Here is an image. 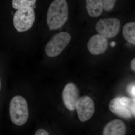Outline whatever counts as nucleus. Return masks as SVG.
Listing matches in <instances>:
<instances>
[{
  "mask_svg": "<svg viewBox=\"0 0 135 135\" xmlns=\"http://www.w3.org/2000/svg\"><path fill=\"white\" fill-rule=\"evenodd\" d=\"M68 17V6L66 0H54L47 13V23L50 29L55 30L62 27Z\"/></svg>",
  "mask_w": 135,
  "mask_h": 135,
  "instance_id": "1",
  "label": "nucleus"
},
{
  "mask_svg": "<svg viewBox=\"0 0 135 135\" xmlns=\"http://www.w3.org/2000/svg\"><path fill=\"white\" fill-rule=\"evenodd\" d=\"M9 113L11 119L17 126H23L26 123L29 118V110L26 99L21 96L14 97L10 103Z\"/></svg>",
  "mask_w": 135,
  "mask_h": 135,
  "instance_id": "2",
  "label": "nucleus"
},
{
  "mask_svg": "<svg viewBox=\"0 0 135 135\" xmlns=\"http://www.w3.org/2000/svg\"><path fill=\"white\" fill-rule=\"evenodd\" d=\"M135 98L126 97H117L109 104V109L112 112L126 119L135 116Z\"/></svg>",
  "mask_w": 135,
  "mask_h": 135,
  "instance_id": "3",
  "label": "nucleus"
},
{
  "mask_svg": "<svg viewBox=\"0 0 135 135\" xmlns=\"http://www.w3.org/2000/svg\"><path fill=\"white\" fill-rule=\"evenodd\" d=\"M35 20V14L32 7L21 8L17 9L13 17V24L18 31H28L33 25Z\"/></svg>",
  "mask_w": 135,
  "mask_h": 135,
  "instance_id": "4",
  "label": "nucleus"
},
{
  "mask_svg": "<svg viewBox=\"0 0 135 135\" xmlns=\"http://www.w3.org/2000/svg\"><path fill=\"white\" fill-rule=\"evenodd\" d=\"M71 38L70 34L66 32H61L55 35L46 46L45 51L47 56L53 57L60 55L70 43Z\"/></svg>",
  "mask_w": 135,
  "mask_h": 135,
  "instance_id": "5",
  "label": "nucleus"
},
{
  "mask_svg": "<svg viewBox=\"0 0 135 135\" xmlns=\"http://www.w3.org/2000/svg\"><path fill=\"white\" fill-rule=\"evenodd\" d=\"M120 22L116 18L100 19L96 25L97 32L106 38H113L119 32Z\"/></svg>",
  "mask_w": 135,
  "mask_h": 135,
  "instance_id": "6",
  "label": "nucleus"
},
{
  "mask_svg": "<svg viewBox=\"0 0 135 135\" xmlns=\"http://www.w3.org/2000/svg\"><path fill=\"white\" fill-rule=\"evenodd\" d=\"M77 114L80 120L85 122L89 120L95 112L94 101L87 96L79 98L76 104Z\"/></svg>",
  "mask_w": 135,
  "mask_h": 135,
  "instance_id": "7",
  "label": "nucleus"
},
{
  "mask_svg": "<svg viewBox=\"0 0 135 135\" xmlns=\"http://www.w3.org/2000/svg\"><path fill=\"white\" fill-rule=\"evenodd\" d=\"M62 97L66 108L70 110H74L79 99V90L76 85L72 83L66 84L63 90Z\"/></svg>",
  "mask_w": 135,
  "mask_h": 135,
  "instance_id": "8",
  "label": "nucleus"
},
{
  "mask_svg": "<svg viewBox=\"0 0 135 135\" xmlns=\"http://www.w3.org/2000/svg\"><path fill=\"white\" fill-rule=\"evenodd\" d=\"M108 45L107 38L100 34H97L89 39L87 44V47L90 53L94 55H98L105 52Z\"/></svg>",
  "mask_w": 135,
  "mask_h": 135,
  "instance_id": "9",
  "label": "nucleus"
},
{
  "mask_svg": "<svg viewBox=\"0 0 135 135\" xmlns=\"http://www.w3.org/2000/svg\"><path fill=\"white\" fill-rule=\"evenodd\" d=\"M126 126L122 120L114 119L109 122L104 128L103 135H125Z\"/></svg>",
  "mask_w": 135,
  "mask_h": 135,
  "instance_id": "10",
  "label": "nucleus"
},
{
  "mask_svg": "<svg viewBox=\"0 0 135 135\" xmlns=\"http://www.w3.org/2000/svg\"><path fill=\"white\" fill-rule=\"evenodd\" d=\"M88 14L93 18L99 16L103 9L101 0H86Z\"/></svg>",
  "mask_w": 135,
  "mask_h": 135,
  "instance_id": "11",
  "label": "nucleus"
},
{
  "mask_svg": "<svg viewBox=\"0 0 135 135\" xmlns=\"http://www.w3.org/2000/svg\"><path fill=\"white\" fill-rule=\"evenodd\" d=\"M122 34L125 40L129 43L135 44V23H127L122 29Z\"/></svg>",
  "mask_w": 135,
  "mask_h": 135,
  "instance_id": "12",
  "label": "nucleus"
},
{
  "mask_svg": "<svg viewBox=\"0 0 135 135\" xmlns=\"http://www.w3.org/2000/svg\"><path fill=\"white\" fill-rule=\"evenodd\" d=\"M36 0H12V6L15 9L32 7L35 5Z\"/></svg>",
  "mask_w": 135,
  "mask_h": 135,
  "instance_id": "13",
  "label": "nucleus"
},
{
  "mask_svg": "<svg viewBox=\"0 0 135 135\" xmlns=\"http://www.w3.org/2000/svg\"><path fill=\"white\" fill-rule=\"evenodd\" d=\"M103 9L107 11L112 10L115 6L117 0H101Z\"/></svg>",
  "mask_w": 135,
  "mask_h": 135,
  "instance_id": "14",
  "label": "nucleus"
},
{
  "mask_svg": "<svg viewBox=\"0 0 135 135\" xmlns=\"http://www.w3.org/2000/svg\"><path fill=\"white\" fill-rule=\"evenodd\" d=\"M135 89L134 82L131 83L129 84L127 88V92L133 98H135Z\"/></svg>",
  "mask_w": 135,
  "mask_h": 135,
  "instance_id": "15",
  "label": "nucleus"
},
{
  "mask_svg": "<svg viewBox=\"0 0 135 135\" xmlns=\"http://www.w3.org/2000/svg\"><path fill=\"white\" fill-rule=\"evenodd\" d=\"M35 135H49L46 131L43 129H39L37 131Z\"/></svg>",
  "mask_w": 135,
  "mask_h": 135,
  "instance_id": "16",
  "label": "nucleus"
},
{
  "mask_svg": "<svg viewBox=\"0 0 135 135\" xmlns=\"http://www.w3.org/2000/svg\"><path fill=\"white\" fill-rule=\"evenodd\" d=\"M131 67L133 71H135V58L133 59L131 62Z\"/></svg>",
  "mask_w": 135,
  "mask_h": 135,
  "instance_id": "17",
  "label": "nucleus"
},
{
  "mask_svg": "<svg viewBox=\"0 0 135 135\" xmlns=\"http://www.w3.org/2000/svg\"><path fill=\"white\" fill-rule=\"evenodd\" d=\"M116 42H111L110 44L111 46H112V47H114V46H116Z\"/></svg>",
  "mask_w": 135,
  "mask_h": 135,
  "instance_id": "18",
  "label": "nucleus"
},
{
  "mask_svg": "<svg viewBox=\"0 0 135 135\" xmlns=\"http://www.w3.org/2000/svg\"><path fill=\"white\" fill-rule=\"evenodd\" d=\"M1 80H0V89H1Z\"/></svg>",
  "mask_w": 135,
  "mask_h": 135,
  "instance_id": "19",
  "label": "nucleus"
}]
</instances>
